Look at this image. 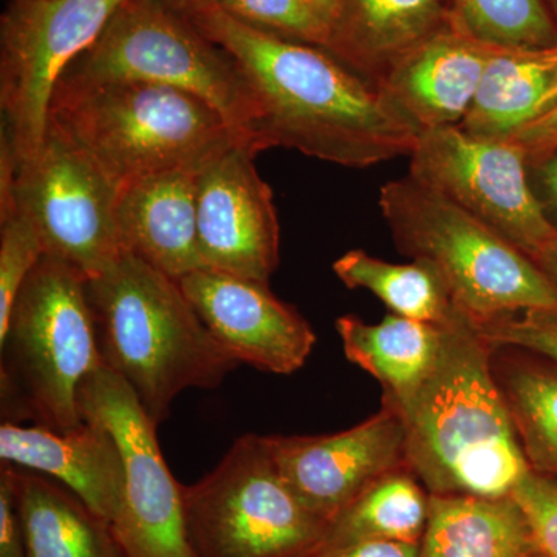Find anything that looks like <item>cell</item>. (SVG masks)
Masks as SVG:
<instances>
[{
  "label": "cell",
  "mask_w": 557,
  "mask_h": 557,
  "mask_svg": "<svg viewBox=\"0 0 557 557\" xmlns=\"http://www.w3.org/2000/svg\"><path fill=\"white\" fill-rule=\"evenodd\" d=\"M237 61L256 101L252 148L346 168L410 156L418 131L383 91L322 47L249 27L208 0L183 11Z\"/></svg>",
  "instance_id": "1"
},
{
  "label": "cell",
  "mask_w": 557,
  "mask_h": 557,
  "mask_svg": "<svg viewBox=\"0 0 557 557\" xmlns=\"http://www.w3.org/2000/svg\"><path fill=\"white\" fill-rule=\"evenodd\" d=\"M491 357L493 346L478 325L457 314L443 325L431 375L395 409L405 423L408 467L429 494L509 497L531 471Z\"/></svg>",
  "instance_id": "2"
},
{
  "label": "cell",
  "mask_w": 557,
  "mask_h": 557,
  "mask_svg": "<svg viewBox=\"0 0 557 557\" xmlns=\"http://www.w3.org/2000/svg\"><path fill=\"white\" fill-rule=\"evenodd\" d=\"M87 293L102 362L126 381L159 426L188 388H215L239 368L178 281L127 252Z\"/></svg>",
  "instance_id": "3"
},
{
  "label": "cell",
  "mask_w": 557,
  "mask_h": 557,
  "mask_svg": "<svg viewBox=\"0 0 557 557\" xmlns=\"http://www.w3.org/2000/svg\"><path fill=\"white\" fill-rule=\"evenodd\" d=\"M57 123L121 189L163 172L200 171L239 141L207 101L152 83H72L51 98Z\"/></svg>",
  "instance_id": "4"
},
{
  "label": "cell",
  "mask_w": 557,
  "mask_h": 557,
  "mask_svg": "<svg viewBox=\"0 0 557 557\" xmlns=\"http://www.w3.org/2000/svg\"><path fill=\"white\" fill-rule=\"evenodd\" d=\"M0 350L2 423L79 426L81 386L104 366L87 277L44 255L17 293Z\"/></svg>",
  "instance_id": "5"
},
{
  "label": "cell",
  "mask_w": 557,
  "mask_h": 557,
  "mask_svg": "<svg viewBox=\"0 0 557 557\" xmlns=\"http://www.w3.org/2000/svg\"><path fill=\"white\" fill-rule=\"evenodd\" d=\"M380 208L401 255L432 263L478 327L528 310H557V288L533 259L416 178L392 180Z\"/></svg>",
  "instance_id": "6"
},
{
  "label": "cell",
  "mask_w": 557,
  "mask_h": 557,
  "mask_svg": "<svg viewBox=\"0 0 557 557\" xmlns=\"http://www.w3.org/2000/svg\"><path fill=\"white\" fill-rule=\"evenodd\" d=\"M61 79L134 81L188 91L222 113L240 143L252 148L256 101L244 70L185 14L160 0H124Z\"/></svg>",
  "instance_id": "7"
},
{
  "label": "cell",
  "mask_w": 557,
  "mask_h": 557,
  "mask_svg": "<svg viewBox=\"0 0 557 557\" xmlns=\"http://www.w3.org/2000/svg\"><path fill=\"white\" fill-rule=\"evenodd\" d=\"M185 509L196 557H307L329 527L282 478L265 435L237 438L218 467L185 486Z\"/></svg>",
  "instance_id": "8"
},
{
  "label": "cell",
  "mask_w": 557,
  "mask_h": 557,
  "mask_svg": "<svg viewBox=\"0 0 557 557\" xmlns=\"http://www.w3.org/2000/svg\"><path fill=\"white\" fill-rule=\"evenodd\" d=\"M13 196L35 222L46 255L87 278L129 252L120 231V186L51 120L38 152L17 166Z\"/></svg>",
  "instance_id": "9"
},
{
  "label": "cell",
  "mask_w": 557,
  "mask_h": 557,
  "mask_svg": "<svg viewBox=\"0 0 557 557\" xmlns=\"http://www.w3.org/2000/svg\"><path fill=\"white\" fill-rule=\"evenodd\" d=\"M124 0H9L0 16L2 127L17 159L38 152L65 70L95 42Z\"/></svg>",
  "instance_id": "10"
},
{
  "label": "cell",
  "mask_w": 557,
  "mask_h": 557,
  "mask_svg": "<svg viewBox=\"0 0 557 557\" xmlns=\"http://www.w3.org/2000/svg\"><path fill=\"white\" fill-rule=\"evenodd\" d=\"M83 420L108 429L123 461V494L113 534L126 557H196L186 527L185 485L161 454L157 424L126 381L101 366L79 391Z\"/></svg>",
  "instance_id": "11"
},
{
  "label": "cell",
  "mask_w": 557,
  "mask_h": 557,
  "mask_svg": "<svg viewBox=\"0 0 557 557\" xmlns=\"http://www.w3.org/2000/svg\"><path fill=\"white\" fill-rule=\"evenodd\" d=\"M409 175L536 259L557 240L539 203L528 157L515 139L474 137L460 126L421 132Z\"/></svg>",
  "instance_id": "12"
},
{
  "label": "cell",
  "mask_w": 557,
  "mask_h": 557,
  "mask_svg": "<svg viewBox=\"0 0 557 557\" xmlns=\"http://www.w3.org/2000/svg\"><path fill=\"white\" fill-rule=\"evenodd\" d=\"M256 156L237 141L197 172L199 249L203 269L269 284L278 265L281 226Z\"/></svg>",
  "instance_id": "13"
},
{
  "label": "cell",
  "mask_w": 557,
  "mask_h": 557,
  "mask_svg": "<svg viewBox=\"0 0 557 557\" xmlns=\"http://www.w3.org/2000/svg\"><path fill=\"white\" fill-rule=\"evenodd\" d=\"M296 497L330 523L375 480L408 467L403 418L381 405L357 426L327 435H265Z\"/></svg>",
  "instance_id": "14"
},
{
  "label": "cell",
  "mask_w": 557,
  "mask_h": 557,
  "mask_svg": "<svg viewBox=\"0 0 557 557\" xmlns=\"http://www.w3.org/2000/svg\"><path fill=\"white\" fill-rule=\"evenodd\" d=\"M209 332L239 364L289 375L306 364L317 336L265 282L201 269L178 281Z\"/></svg>",
  "instance_id": "15"
},
{
  "label": "cell",
  "mask_w": 557,
  "mask_h": 557,
  "mask_svg": "<svg viewBox=\"0 0 557 557\" xmlns=\"http://www.w3.org/2000/svg\"><path fill=\"white\" fill-rule=\"evenodd\" d=\"M493 49L450 21L388 70L376 87L418 134L458 126L474 101Z\"/></svg>",
  "instance_id": "16"
},
{
  "label": "cell",
  "mask_w": 557,
  "mask_h": 557,
  "mask_svg": "<svg viewBox=\"0 0 557 557\" xmlns=\"http://www.w3.org/2000/svg\"><path fill=\"white\" fill-rule=\"evenodd\" d=\"M0 458L57 480L109 523L119 512L123 461L115 438L95 421L69 431L2 423Z\"/></svg>",
  "instance_id": "17"
},
{
  "label": "cell",
  "mask_w": 557,
  "mask_h": 557,
  "mask_svg": "<svg viewBox=\"0 0 557 557\" xmlns=\"http://www.w3.org/2000/svg\"><path fill=\"white\" fill-rule=\"evenodd\" d=\"M197 172H163L121 189L119 223L127 251L175 281L203 269Z\"/></svg>",
  "instance_id": "18"
},
{
  "label": "cell",
  "mask_w": 557,
  "mask_h": 557,
  "mask_svg": "<svg viewBox=\"0 0 557 557\" xmlns=\"http://www.w3.org/2000/svg\"><path fill=\"white\" fill-rule=\"evenodd\" d=\"M449 22L448 0H339L325 50L376 86Z\"/></svg>",
  "instance_id": "19"
},
{
  "label": "cell",
  "mask_w": 557,
  "mask_h": 557,
  "mask_svg": "<svg viewBox=\"0 0 557 557\" xmlns=\"http://www.w3.org/2000/svg\"><path fill=\"white\" fill-rule=\"evenodd\" d=\"M7 465L27 557H126L108 520L69 487L39 472Z\"/></svg>",
  "instance_id": "20"
},
{
  "label": "cell",
  "mask_w": 557,
  "mask_h": 557,
  "mask_svg": "<svg viewBox=\"0 0 557 557\" xmlns=\"http://www.w3.org/2000/svg\"><path fill=\"white\" fill-rule=\"evenodd\" d=\"M348 361L370 373L383 387L381 405L398 409L429 379L443 346V325L387 314L368 324L355 314L336 319Z\"/></svg>",
  "instance_id": "21"
},
{
  "label": "cell",
  "mask_w": 557,
  "mask_h": 557,
  "mask_svg": "<svg viewBox=\"0 0 557 557\" xmlns=\"http://www.w3.org/2000/svg\"><path fill=\"white\" fill-rule=\"evenodd\" d=\"M537 552L533 528L515 497L429 494L420 557H530Z\"/></svg>",
  "instance_id": "22"
},
{
  "label": "cell",
  "mask_w": 557,
  "mask_h": 557,
  "mask_svg": "<svg viewBox=\"0 0 557 557\" xmlns=\"http://www.w3.org/2000/svg\"><path fill=\"white\" fill-rule=\"evenodd\" d=\"M556 73L553 50L494 47L474 101L458 126L474 137L515 138L548 108Z\"/></svg>",
  "instance_id": "23"
},
{
  "label": "cell",
  "mask_w": 557,
  "mask_h": 557,
  "mask_svg": "<svg viewBox=\"0 0 557 557\" xmlns=\"http://www.w3.org/2000/svg\"><path fill=\"white\" fill-rule=\"evenodd\" d=\"M491 368L528 467L557 479V364L520 348L493 346Z\"/></svg>",
  "instance_id": "24"
},
{
  "label": "cell",
  "mask_w": 557,
  "mask_h": 557,
  "mask_svg": "<svg viewBox=\"0 0 557 557\" xmlns=\"http://www.w3.org/2000/svg\"><path fill=\"white\" fill-rule=\"evenodd\" d=\"M428 512V490L412 469H394L366 487L329 523L319 547L361 541L421 544Z\"/></svg>",
  "instance_id": "25"
},
{
  "label": "cell",
  "mask_w": 557,
  "mask_h": 557,
  "mask_svg": "<svg viewBox=\"0 0 557 557\" xmlns=\"http://www.w3.org/2000/svg\"><path fill=\"white\" fill-rule=\"evenodd\" d=\"M333 271L347 288L368 289L398 317L445 325L463 313L445 278L424 260L391 263L362 249H351L333 263Z\"/></svg>",
  "instance_id": "26"
},
{
  "label": "cell",
  "mask_w": 557,
  "mask_h": 557,
  "mask_svg": "<svg viewBox=\"0 0 557 557\" xmlns=\"http://www.w3.org/2000/svg\"><path fill=\"white\" fill-rule=\"evenodd\" d=\"M450 21L498 49L547 51L557 47V22L545 0H448Z\"/></svg>",
  "instance_id": "27"
},
{
  "label": "cell",
  "mask_w": 557,
  "mask_h": 557,
  "mask_svg": "<svg viewBox=\"0 0 557 557\" xmlns=\"http://www.w3.org/2000/svg\"><path fill=\"white\" fill-rule=\"evenodd\" d=\"M44 255L39 231L16 200L0 208V336L9 327L17 293Z\"/></svg>",
  "instance_id": "28"
},
{
  "label": "cell",
  "mask_w": 557,
  "mask_h": 557,
  "mask_svg": "<svg viewBox=\"0 0 557 557\" xmlns=\"http://www.w3.org/2000/svg\"><path fill=\"white\" fill-rule=\"evenodd\" d=\"M249 27L325 49L327 22L307 0H208Z\"/></svg>",
  "instance_id": "29"
},
{
  "label": "cell",
  "mask_w": 557,
  "mask_h": 557,
  "mask_svg": "<svg viewBox=\"0 0 557 557\" xmlns=\"http://www.w3.org/2000/svg\"><path fill=\"white\" fill-rule=\"evenodd\" d=\"M494 347L530 351L557 364V310H528L480 325Z\"/></svg>",
  "instance_id": "30"
},
{
  "label": "cell",
  "mask_w": 557,
  "mask_h": 557,
  "mask_svg": "<svg viewBox=\"0 0 557 557\" xmlns=\"http://www.w3.org/2000/svg\"><path fill=\"white\" fill-rule=\"evenodd\" d=\"M512 497L525 511L539 549L557 557V479L530 471L520 480Z\"/></svg>",
  "instance_id": "31"
},
{
  "label": "cell",
  "mask_w": 557,
  "mask_h": 557,
  "mask_svg": "<svg viewBox=\"0 0 557 557\" xmlns=\"http://www.w3.org/2000/svg\"><path fill=\"white\" fill-rule=\"evenodd\" d=\"M0 557H27L13 482L3 463L0 471Z\"/></svg>",
  "instance_id": "32"
},
{
  "label": "cell",
  "mask_w": 557,
  "mask_h": 557,
  "mask_svg": "<svg viewBox=\"0 0 557 557\" xmlns=\"http://www.w3.org/2000/svg\"><path fill=\"white\" fill-rule=\"evenodd\" d=\"M528 157V175L545 215L557 230V146Z\"/></svg>",
  "instance_id": "33"
},
{
  "label": "cell",
  "mask_w": 557,
  "mask_h": 557,
  "mask_svg": "<svg viewBox=\"0 0 557 557\" xmlns=\"http://www.w3.org/2000/svg\"><path fill=\"white\" fill-rule=\"evenodd\" d=\"M307 557H420V544L361 541L335 547H319Z\"/></svg>",
  "instance_id": "34"
},
{
  "label": "cell",
  "mask_w": 557,
  "mask_h": 557,
  "mask_svg": "<svg viewBox=\"0 0 557 557\" xmlns=\"http://www.w3.org/2000/svg\"><path fill=\"white\" fill-rule=\"evenodd\" d=\"M516 143L525 150L527 156L544 152V150L557 146V100L545 109L541 115L528 123L522 131L516 135Z\"/></svg>",
  "instance_id": "35"
},
{
  "label": "cell",
  "mask_w": 557,
  "mask_h": 557,
  "mask_svg": "<svg viewBox=\"0 0 557 557\" xmlns=\"http://www.w3.org/2000/svg\"><path fill=\"white\" fill-rule=\"evenodd\" d=\"M534 262L537 263L539 269L547 274L549 281H552L553 285L557 288V240L555 244L549 245L547 249H544V251L534 259Z\"/></svg>",
  "instance_id": "36"
},
{
  "label": "cell",
  "mask_w": 557,
  "mask_h": 557,
  "mask_svg": "<svg viewBox=\"0 0 557 557\" xmlns=\"http://www.w3.org/2000/svg\"><path fill=\"white\" fill-rule=\"evenodd\" d=\"M313 10L317 11L319 16L327 22L329 27H332V22L335 20L336 11H338L339 0H307Z\"/></svg>",
  "instance_id": "37"
},
{
  "label": "cell",
  "mask_w": 557,
  "mask_h": 557,
  "mask_svg": "<svg viewBox=\"0 0 557 557\" xmlns=\"http://www.w3.org/2000/svg\"><path fill=\"white\" fill-rule=\"evenodd\" d=\"M160 2L166 3V5L171 7V9L183 13V11L188 10L193 3L199 2V0H160Z\"/></svg>",
  "instance_id": "38"
},
{
  "label": "cell",
  "mask_w": 557,
  "mask_h": 557,
  "mask_svg": "<svg viewBox=\"0 0 557 557\" xmlns=\"http://www.w3.org/2000/svg\"><path fill=\"white\" fill-rule=\"evenodd\" d=\"M553 54H555V60L557 62V47L556 49H553ZM557 100V73H556V79H555V86H553V90H552V97H549V104H548V108L549 106L553 104V102H555ZM547 108V109H548Z\"/></svg>",
  "instance_id": "39"
},
{
  "label": "cell",
  "mask_w": 557,
  "mask_h": 557,
  "mask_svg": "<svg viewBox=\"0 0 557 557\" xmlns=\"http://www.w3.org/2000/svg\"><path fill=\"white\" fill-rule=\"evenodd\" d=\"M545 2H547L548 9L557 22V0H545Z\"/></svg>",
  "instance_id": "40"
},
{
  "label": "cell",
  "mask_w": 557,
  "mask_h": 557,
  "mask_svg": "<svg viewBox=\"0 0 557 557\" xmlns=\"http://www.w3.org/2000/svg\"><path fill=\"white\" fill-rule=\"evenodd\" d=\"M530 557H552V556L545 555L544 552H541V549H539L537 553H534V555H531Z\"/></svg>",
  "instance_id": "41"
}]
</instances>
